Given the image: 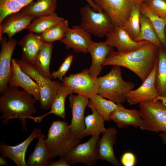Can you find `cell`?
Here are the masks:
<instances>
[{
    "label": "cell",
    "mask_w": 166,
    "mask_h": 166,
    "mask_svg": "<svg viewBox=\"0 0 166 166\" xmlns=\"http://www.w3.org/2000/svg\"><path fill=\"white\" fill-rule=\"evenodd\" d=\"M159 49L149 42L138 49L125 52L112 51L102 63L103 66H122L133 72L143 82L158 62Z\"/></svg>",
    "instance_id": "1"
},
{
    "label": "cell",
    "mask_w": 166,
    "mask_h": 166,
    "mask_svg": "<svg viewBox=\"0 0 166 166\" xmlns=\"http://www.w3.org/2000/svg\"><path fill=\"white\" fill-rule=\"evenodd\" d=\"M0 97V117L2 123L7 125L10 120L17 119L21 123L22 130L27 131L26 117L36 113L35 104L37 100L30 93L18 87L8 85Z\"/></svg>",
    "instance_id": "2"
},
{
    "label": "cell",
    "mask_w": 166,
    "mask_h": 166,
    "mask_svg": "<svg viewBox=\"0 0 166 166\" xmlns=\"http://www.w3.org/2000/svg\"><path fill=\"white\" fill-rule=\"evenodd\" d=\"M121 73L120 66H114L106 75L98 77V94L118 105L126 101L127 94L135 87L133 83L123 79Z\"/></svg>",
    "instance_id": "3"
},
{
    "label": "cell",
    "mask_w": 166,
    "mask_h": 166,
    "mask_svg": "<svg viewBox=\"0 0 166 166\" xmlns=\"http://www.w3.org/2000/svg\"><path fill=\"white\" fill-rule=\"evenodd\" d=\"M49 160L57 156L63 157L76 145L70 125L65 121H53L45 140Z\"/></svg>",
    "instance_id": "4"
},
{
    "label": "cell",
    "mask_w": 166,
    "mask_h": 166,
    "mask_svg": "<svg viewBox=\"0 0 166 166\" xmlns=\"http://www.w3.org/2000/svg\"><path fill=\"white\" fill-rule=\"evenodd\" d=\"M139 104L142 119L140 129L156 133L166 132V106L160 100L149 101Z\"/></svg>",
    "instance_id": "5"
},
{
    "label": "cell",
    "mask_w": 166,
    "mask_h": 166,
    "mask_svg": "<svg viewBox=\"0 0 166 166\" xmlns=\"http://www.w3.org/2000/svg\"><path fill=\"white\" fill-rule=\"evenodd\" d=\"M22 70L33 80H35L40 89V108L43 110L50 109L56 95L60 83L57 81H52L42 76L32 65L22 60L15 59Z\"/></svg>",
    "instance_id": "6"
},
{
    "label": "cell",
    "mask_w": 166,
    "mask_h": 166,
    "mask_svg": "<svg viewBox=\"0 0 166 166\" xmlns=\"http://www.w3.org/2000/svg\"><path fill=\"white\" fill-rule=\"evenodd\" d=\"M91 7L86 5L80 9L81 22L80 26L90 34L104 37L115 26L106 13L96 11Z\"/></svg>",
    "instance_id": "7"
},
{
    "label": "cell",
    "mask_w": 166,
    "mask_h": 166,
    "mask_svg": "<svg viewBox=\"0 0 166 166\" xmlns=\"http://www.w3.org/2000/svg\"><path fill=\"white\" fill-rule=\"evenodd\" d=\"M99 136H92L87 141L78 144L70 149L64 157L69 165L81 163L87 166L95 164L98 157Z\"/></svg>",
    "instance_id": "8"
},
{
    "label": "cell",
    "mask_w": 166,
    "mask_h": 166,
    "mask_svg": "<svg viewBox=\"0 0 166 166\" xmlns=\"http://www.w3.org/2000/svg\"><path fill=\"white\" fill-rule=\"evenodd\" d=\"M89 101L88 97L72 93L69 95V106L72 114L70 126L76 145L84 137L85 128L84 111Z\"/></svg>",
    "instance_id": "9"
},
{
    "label": "cell",
    "mask_w": 166,
    "mask_h": 166,
    "mask_svg": "<svg viewBox=\"0 0 166 166\" xmlns=\"http://www.w3.org/2000/svg\"><path fill=\"white\" fill-rule=\"evenodd\" d=\"M62 82L74 93L78 94L89 97L98 94V78L92 76L87 69L80 73L70 74L68 77H65Z\"/></svg>",
    "instance_id": "10"
},
{
    "label": "cell",
    "mask_w": 166,
    "mask_h": 166,
    "mask_svg": "<svg viewBox=\"0 0 166 166\" xmlns=\"http://www.w3.org/2000/svg\"><path fill=\"white\" fill-rule=\"evenodd\" d=\"M107 14L114 26H123L134 4L132 0H94Z\"/></svg>",
    "instance_id": "11"
},
{
    "label": "cell",
    "mask_w": 166,
    "mask_h": 166,
    "mask_svg": "<svg viewBox=\"0 0 166 166\" xmlns=\"http://www.w3.org/2000/svg\"><path fill=\"white\" fill-rule=\"evenodd\" d=\"M0 94L6 89L9 80L12 74V56L17 44V40L13 38L8 39L5 36L0 40Z\"/></svg>",
    "instance_id": "12"
},
{
    "label": "cell",
    "mask_w": 166,
    "mask_h": 166,
    "mask_svg": "<svg viewBox=\"0 0 166 166\" xmlns=\"http://www.w3.org/2000/svg\"><path fill=\"white\" fill-rule=\"evenodd\" d=\"M105 41L109 45L116 47L119 52H125L139 48L150 42L146 41L136 42L123 26H115L106 34Z\"/></svg>",
    "instance_id": "13"
},
{
    "label": "cell",
    "mask_w": 166,
    "mask_h": 166,
    "mask_svg": "<svg viewBox=\"0 0 166 166\" xmlns=\"http://www.w3.org/2000/svg\"><path fill=\"white\" fill-rule=\"evenodd\" d=\"M60 42L65 45L66 49L72 48L76 53H88L92 42L91 34L80 25H74L69 28Z\"/></svg>",
    "instance_id": "14"
},
{
    "label": "cell",
    "mask_w": 166,
    "mask_h": 166,
    "mask_svg": "<svg viewBox=\"0 0 166 166\" xmlns=\"http://www.w3.org/2000/svg\"><path fill=\"white\" fill-rule=\"evenodd\" d=\"M42 133L40 129L34 128L28 137L17 145L12 146L4 142L0 143L1 156L10 159L18 166H28L25 160L27 149L33 140L38 138Z\"/></svg>",
    "instance_id": "15"
},
{
    "label": "cell",
    "mask_w": 166,
    "mask_h": 166,
    "mask_svg": "<svg viewBox=\"0 0 166 166\" xmlns=\"http://www.w3.org/2000/svg\"><path fill=\"white\" fill-rule=\"evenodd\" d=\"M158 62L152 71L138 88L131 90L127 95L126 101L130 105L139 104L141 102L152 101L159 95L155 86V80Z\"/></svg>",
    "instance_id": "16"
},
{
    "label": "cell",
    "mask_w": 166,
    "mask_h": 166,
    "mask_svg": "<svg viewBox=\"0 0 166 166\" xmlns=\"http://www.w3.org/2000/svg\"><path fill=\"white\" fill-rule=\"evenodd\" d=\"M11 67L12 74L9 80L8 85L22 88L39 101L41 98L40 89L37 83L22 70L13 58L12 59Z\"/></svg>",
    "instance_id": "17"
},
{
    "label": "cell",
    "mask_w": 166,
    "mask_h": 166,
    "mask_svg": "<svg viewBox=\"0 0 166 166\" xmlns=\"http://www.w3.org/2000/svg\"><path fill=\"white\" fill-rule=\"evenodd\" d=\"M34 18L22 15L20 12L12 13L7 16L0 24V40L2 35L6 34L10 39L15 34L27 29Z\"/></svg>",
    "instance_id": "18"
},
{
    "label": "cell",
    "mask_w": 166,
    "mask_h": 166,
    "mask_svg": "<svg viewBox=\"0 0 166 166\" xmlns=\"http://www.w3.org/2000/svg\"><path fill=\"white\" fill-rule=\"evenodd\" d=\"M117 133L116 129L112 127L106 129L101 133L102 136L99 142L98 157L99 160L106 161L115 166H120L113 149Z\"/></svg>",
    "instance_id": "19"
},
{
    "label": "cell",
    "mask_w": 166,
    "mask_h": 166,
    "mask_svg": "<svg viewBox=\"0 0 166 166\" xmlns=\"http://www.w3.org/2000/svg\"><path fill=\"white\" fill-rule=\"evenodd\" d=\"M44 43L39 35L30 32L25 35L18 42L22 51L21 60L34 66L38 53Z\"/></svg>",
    "instance_id": "20"
},
{
    "label": "cell",
    "mask_w": 166,
    "mask_h": 166,
    "mask_svg": "<svg viewBox=\"0 0 166 166\" xmlns=\"http://www.w3.org/2000/svg\"><path fill=\"white\" fill-rule=\"evenodd\" d=\"M113 50L114 47L108 45L105 42H92L88 49L92 57V64L88 71L92 76L97 77L99 75L103 68V62Z\"/></svg>",
    "instance_id": "21"
},
{
    "label": "cell",
    "mask_w": 166,
    "mask_h": 166,
    "mask_svg": "<svg viewBox=\"0 0 166 166\" xmlns=\"http://www.w3.org/2000/svg\"><path fill=\"white\" fill-rule=\"evenodd\" d=\"M74 93L73 91L63 83H61L57 89L55 99L50 110L44 115L38 117L32 116L26 117V119H32L36 122H40L43 118L48 115L53 114L65 120L66 116L65 103L67 97Z\"/></svg>",
    "instance_id": "22"
},
{
    "label": "cell",
    "mask_w": 166,
    "mask_h": 166,
    "mask_svg": "<svg viewBox=\"0 0 166 166\" xmlns=\"http://www.w3.org/2000/svg\"><path fill=\"white\" fill-rule=\"evenodd\" d=\"M110 118L119 128L130 126L140 127L142 120L139 110L127 109L121 104L111 113Z\"/></svg>",
    "instance_id": "23"
},
{
    "label": "cell",
    "mask_w": 166,
    "mask_h": 166,
    "mask_svg": "<svg viewBox=\"0 0 166 166\" xmlns=\"http://www.w3.org/2000/svg\"><path fill=\"white\" fill-rule=\"evenodd\" d=\"M57 0H37L23 7L20 12L22 15L35 18L55 13Z\"/></svg>",
    "instance_id": "24"
},
{
    "label": "cell",
    "mask_w": 166,
    "mask_h": 166,
    "mask_svg": "<svg viewBox=\"0 0 166 166\" xmlns=\"http://www.w3.org/2000/svg\"><path fill=\"white\" fill-rule=\"evenodd\" d=\"M87 106L91 109L92 113L85 117V128L83 137L99 136L106 129L104 125L105 121L93 105L88 103Z\"/></svg>",
    "instance_id": "25"
},
{
    "label": "cell",
    "mask_w": 166,
    "mask_h": 166,
    "mask_svg": "<svg viewBox=\"0 0 166 166\" xmlns=\"http://www.w3.org/2000/svg\"><path fill=\"white\" fill-rule=\"evenodd\" d=\"M53 48V42H45L37 55L35 64L33 66L44 77L52 80L49 66Z\"/></svg>",
    "instance_id": "26"
},
{
    "label": "cell",
    "mask_w": 166,
    "mask_h": 166,
    "mask_svg": "<svg viewBox=\"0 0 166 166\" xmlns=\"http://www.w3.org/2000/svg\"><path fill=\"white\" fill-rule=\"evenodd\" d=\"M45 137L43 133H42L38 137V141L34 149L27 160L28 166H47L49 158V152L45 143Z\"/></svg>",
    "instance_id": "27"
},
{
    "label": "cell",
    "mask_w": 166,
    "mask_h": 166,
    "mask_svg": "<svg viewBox=\"0 0 166 166\" xmlns=\"http://www.w3.org/2000/svg\"><path fill=\"white\" fill-rule=\"evenodd\" d=\"M140 24L139 35L134 40L136 42L148 41L155 45L158 48L164 49L151 22L147 17L141 13L140 17Z\"/></svg>",
    "instance_id": "28"
},
{
    "label": "cell",
    "mask_w": 166,
    "mask_h": 166,
    "mask_svg": "<svg viewBox=\"0 0 166 166\" xmlns=\"http://www.w3.org/2000/svg\"><path fill=\"white\" fill-rule=\"evenodd\" d=\"M89 104L93 105L105 121H111L110 115L111 113L118 108L121 104H117L98 94L90 97Z\"/></svg>",
    "instance_id": "29"
},
{
    "label": "cell",
    "mask_w": 166,
    "mask_h": 166,
    "mask_svg": "<svg viewBox=\"0 0 166 166\" xmlns=\"http://www.w3.org/2000/svg\"><path fill=\"white\" fill-rule=\"evenodd\" d=\"M140 13L147 17L151 22L164 46V50L166 51V39L164 33L166 19L154 14L143 2L140 4Z\"/></svg>",
    "instance_id": "30"
},
{
    "label": "cell",
    "mask_w": 166,
    "mask_h": 166,
    "mask_svg": "<svg viewBox=\"0 0 166 166\" xmlns=\"http://www.w3.org/2000/svg\"><path fill=\"white\" fill-rule=\"evenodd\" d=\"M64 19V18L59 17L54 13L34 18L27 29L30 32L40 34Z\"/></svg>",
    "instance_id": "31"
},
{
    "label": "cell",
    "mask_w": 166,
    "mask_h": 166,
    "mask_svg": "<svg viewBox=\"0 0 166 166\" xmlns=\"http://www.w3.org/2000/svg\"><path fill=\"white\" fill-rule=\"evenodd\" d=\"M155 86L159 96L166 97V51L159 49Z\"/></svg>",
    "instance_id": "32"
},
{
    "label": "cell",
    "mask_w": 166,
    "mask_h": 166,
    "mask_svg": "<svg viewBox=\"0 0 166 166\" xmlns=\"http://www.w3.org/2000/svg\"><path fill=\"white\" fill-rule=\"evenodd\" d=\"M140 4L133 5L129 16L123 26L133 40L139 36L140 33Z\"/></svg>",
    "instance_id": "33"
},
{
    "label": "cell",
    "mask_w": 166,
    "mask_h": 166,
    "mask_svg": "<svg viewBox=\"0 0 166 166\" xmlns=\"http://www.w3.org/2000/svg\"><path fill=\"white\" fill-rule=\"evenodd\" d=\"M68 22L64 19L58 24L45 30L39 35L45 43L61 41L69 28Z\"/></svg>",
    "instance_id": "34"
},
{
    "label": "cell",
    "mask_w": 166,
    "mask_h": 166,
    "mask_svg": "<svg viewBox=\"0 0 166 166\" xmlns=\"http://www.w3.org/2000/svg\"><path fill=\"white\" fill-rule=\"evenodd\" d=\"M34 0H0V24L8 15L19 12Z\"/></svg>",
    "instance_id": "35"
},
{
    "label": "cell",
    "mask_w": 166,
    "mask_h": 166,
    "mask_svg": "<svg viewBox=\"0 0 166 166\" xmlns=\"http://www.w3.org/2000/svg\"><path fill=\"white\" fill-rule=\"evenodd\" d=\"M155 15L166 19V2L163 0H147L143 2Z\"/></svg>",
    "instance_id": "36"
},
{
    "label": "cell",
    "mask_w": 166,
    "mask_h": 166,
    "mask_svg": "<svg viewBox=\"0 0 166 166\" xmlns=\"http://www.w3.org/2000/svg\"><path fill=\"white\" fill-rule=\"evenodd\" d=\"M73 57V56L72 55H69L68 56L65 58L58 69L56 71L52 72L51 75L53 79L57 78L62 81L63 77L65 76V74L70 67Z\"/></svg>",
    "instance_id": "37"
},
{
    "label": "cell",
    "mask_w": 166,
    "mask_h": 166,
    "mask_svg": "<svg viewBox=\"0 0 166 166\" xmlns=\"http://www.w3.org/2000/svg\"><path fill=\"white\" fill-rule=\"evenodd\" d=\"M121 161V164L124 166H133L136 163V158L133 153L127 152L122 156Z\"/></svg>",
    "instance_id": "38"
},
{
    "label": "cell",
    "mask_w": 166,
    "mask_h": 166,
    "mask_svg": "<svg viewBox=\"0 0 166 166\" xmlns=\"http://www.w3.org/2000/svg\"><path fill=\"white\" fill-rule=\"evenodd\" d=\"M47 166H69L64 157H60L57 161H49Z\"/></svg>",
    "instance_id": "39"
},
{
    "label": "cell",
    "mask_w": 166,
    "mask_h": 166,
    "mask_svg": "<svg viewBox=\"0 0 166 166\" xmlns=\"http://www.w3.org/2000/svg\"><path fill=\"white\" fill-rule=\"evenodd\" d=\"M89 3L94 10L97 11H103L102 9L99 6L97 5L94 2V0H85Z\"/></svg>",
    "instance_id": "40"
},
{
    "label": "cell",
    "mask_w": 166,
    "mask_h": 166,
    "mask_svg": "<svg viewBox=\"0 0 166 166\" xmlns=\"http://www.w3.org/2000/svg\"><path fill=\"white\" fill-rule=\"evenodd\" d=\"M5 157L1 156H0V165L2 166H9L8 162L5 159Z\"/></svg>",
    "instance_id": "41"
},
{
    "label": "cell",
    "mask_w": 166,
    "mask_h": 166,
    "mask_svg": "<svg viewBox=\"0 0 166 166\" xmlns=\"http://www.w3.org/2000/svg\"><path fill=\"white\" fill-rule=\"evenodd\" d=\"M154 101L160 100L166 106V97L158 96L153 100Z\"/></svg>",
    "instance_id": "42"
},
{
    "label": "cell",
    "mask_w": 166,
    "mask_h": 166,
    "mask_svg": "<svg viewBox=\"0 0 166 166\" xmlns=\"http://www.w3.org/2000/svg\"><path fill=\"white\" fill-rule=\"evenodd\" d=\"M159 136L163 143L166 145V132H163L160 133Z\"/></svg>",
    "instance_id": "43"
},
{
    "label": "cell",
    "mask_w": 166,
    "mask_h": 166,
    "mask_svg": "<svg viewBox=\"0 0 166 166\" xmlns=\"http://www.w3.org/2000/svg\"><path fill=\"white\" fill-rule=\"evenodd\" d=\"M146 0H132V1L134 4H140Z\"/></svg>",
    "instance_id": "44"
},
{
    "label": "cell",
    "mask_w": 166,
    "mask_h": 166,
    "mask_svg": "<svg viewBox=\"0 0 166 166\" xmlns=\"http://www.w3.org/2000/svg\"><path fill=\"white\" fill-rule=\"evenodd\" d=\"M164 33H165V38L166 39V25L165 26V29H164Z\"/></svg>",
    "instance_id": "45"
},
{
    "label": "cell",
    "mask_w": 166,
    "mask_h": 166,
    "mask_svg": "<svg viewBox=\"0 0 166 166\" xmlns=\"http://www.w3.org/2000/svg\"><path fill=\"white\" fill-rule=\"evenodd\" d=\"M163 0L164 1L166 2V0Z\"/></svg>",
    "instance_id": "46"
}]
</instances>
